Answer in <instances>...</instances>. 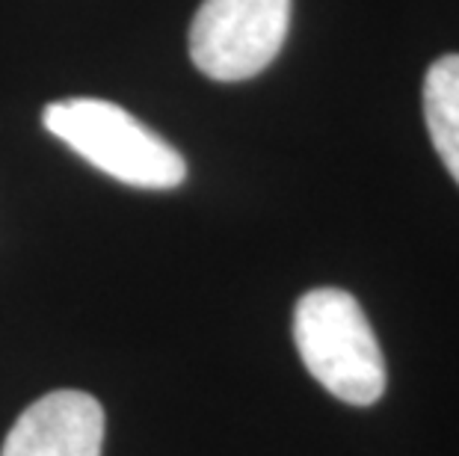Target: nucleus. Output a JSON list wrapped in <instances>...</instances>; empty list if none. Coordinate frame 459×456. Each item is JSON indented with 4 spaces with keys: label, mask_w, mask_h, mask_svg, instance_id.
<instances>
[{
    "label": "nucleus",
    "mask_w": 459,
    "mask_h": 456,
    "mask_svg": "<svg viewBox=\"0 0 459 456\" xmlns=\"http://www.w3.org/2000/svg\"><path fill=\"white\" fill-rule=\"evenodd\" d=\"M294 344L315 380L350 406L385 394V358L359 299L341 288H315L294 308Z\"/></svg>",
    "instance_id": "nucleus-1"
},
{
    "label": "nucleus",
    "mask_w": 459,
    "mask_h": 456,
    "mask_svg": "<svg viewBox=\"0 0 459 456\" xmlns=\"http://www.w3.org/2000/svg\"><path fill=\"white\" fill-rule=\"evenodd\" d=\"M45 128L104 176L145 190H172L187 163L125 107L101 99H65L45 107Z\"/></svg>",
    "instance_id": "nucleus-2"
},
{
    "label": "nucleus",
    "mask_w": 459,
    "mask_h": 456,
    "mask_svg": "<svg viewBox=\"0 0 459 456\" xmlns=\"http://www.w3.org/2000/svg\"><path fill=\"white\" fill-rule=\"evenodd\" d=\"M288 27L290 0H202L190 56L211 81H249L279 56Z\"/></svg>",
    "instance_id": "nucleus-3"
},
{
    "label": "nucleus",
    "mask_w": 459,
    "mask_h": 456,
    "mask_svg": "<svg viewBox=\"0 0 459 456\" xmlns=\"http://www.w3.org/2000/svg\"><path fill=\"white\" fill-rule=\"evenodd\" d=\"M104 409L86 391H51L27 406L0 456H101Z\"/></svg>",
    "instance_id": "nucleus-4"
},
{
    "label": "nucleus",
    "mask_w": 459,
    "mask_h": 456,
    "mask_svg": "<svg viewBox=\"0 0 459 456\" xmlns=\"http://www.w3.org/2000/svg\"><path fill=\"white\" fill-rule=\"evenodd\" d=\"M424 119L436 154L459 184V54H447L427 69Z\"/></svg>",
    "instance_id": "nucleus-5"
}]
</instances>
